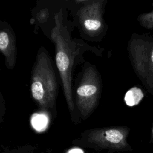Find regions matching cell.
Masks as SVG:
<instances>
[{
	"label": "cell",
	"mask_w": 153,
	"mask_h": 153,
	"mask_svg": "<svg viewBox=\"0 0 153 153\" xmlns=\"http://www.w3.org/2000/svg\"><path fill=\"white\" fill-rule=\"evenodd\" d=\"M48 17H49L48 10L46 8L41 9L38 12L36 16V20L39 24H43L45 23L48 19Z\"/></svg>",
	"instance_id": "obj_11"
},
{
	"label": "cell",
	"mask_w": 153,
	"mask_h": 153,
	"mask_svg": "<svg viewBox=\"0 0 153 153\" xmlns=\"http://www.w3.org/2000/svg\"><path fill=\"white\" fill-rule=\"evenodd\" d=\"M30 85L32 97L39 111L54 119L57 115L59 84L49 53L44 47L38 51Z\"/></svg>",
	"instance_id": "obj_2"
},
{
	"label": "cell",
	"mask_w": 153,
	"mask_h": 153,
	"mask_svg": "<svg viewBox=\"0 0 153 153\" xmlns=\"http://www.w3.org/2000/svg\"><path fill=\"white\" fill-rule=\"evenodd\" d=\"M78 81L73 98L78 118L85 120L99 105L102 88V79L96 67L87 62Z\"/></svg>",
	"instance_id": "obj_3"
},
{
	"label": "cell",
	"mask_w": 153,
	"mask_h": 153,
	"mask_svg": "<svg viewBox=\"0 0 153 153\" xmlns=\"http://www.w3.org/2000/svg\"><path fill=\"white\" fill-rule=\"evenodd\" d=\"M127 50L134 72L146 91L153 96V35L133 33Z\"/></svg>",
	"instance_id": "obj_5"
},
{
	"label": "cell",
	"mask_w": 153,
	"mask_h": 153,
	"mask_svg": "<svg viewBox=\"0 0 153 153\" xmlns=\"http://www.w3.org/2000/svg\"><path fill=\"white\" fill-rule=\"evenodd\" d=\"M68 153H82V150L79 149H74L68 152Z\"/></svg>",
	"instance_id": "obj_13"
},
{
	"label": "cell",
	"mask_w": 153,
	"mask_h": 153,
	"mask_svg": "<svg viewBox=\"0 0 153 153\" xmlns=\"http://www.w3.org/2000/svg\"><path fill=\"white\" fill-rule=\"evenodd\" d=\"M143 97L142 91L137 88L133 87L126 93L124 96V101L127 106H133L137 105Z\"/></svg>",
	"instance_id": "obj_8"
},
{
	"label": "cell",
	"mask_w": 153,
	"mask_h": 153,
	"mask_svg": "<svg viewBox=\"0 0 153 153\" xmlns=\"http://www.w3.org/2000/svg\"><path fill=\"white\" fill-rule=\"evenodd\" d=\"M54 19V26L51 30L50 38L55 45L56 65L71 119L77 124L75 117L76 110L73 98L72 74L75 60L80 53V47L78 43L71 37L68 26L65 23L62 9L55 14Z\"/></svg>",
	"instance_id": "obj_1"
},
{
	"label": "cell",
	"mask_w": 153,
	"mask_h": 153,
	"mask_svg": "<svg viewBox=\"0 0 153 153\" xmlns=\"http://www.w3.org/2000/svg\"><path fill=\"white\" fill-rule=\"evenodd\" d=\"M152 7V8L150 11L140 14L137 20L142 27L153 31V2Z\"/></svg>",
	"instance_id": "obj_9"
},
{
	"label": "cell",
	"mask_w": 153,
	"mask_h": 153,
	"mask_svg": "<svg viewBox=\"0 0 153 153\" xmlns=\"http://www.w3.org/2000/svg\"><path fill=\"white\" fill-rule=\"evenodd\" d=\"M1 153H35V152L31 146H23L14 149L4 148Z\"/></svg>",
	"instance_id": "obj_10"
},
{
	"label": "cell",
	"mask_w": 153,
	"mask_h": 153,
	"mask_svg": "<svg viewBox=\"0 0 153 153\" xmlns=\"http://www.w3.org/2000/svg\"><path fill=\"white\" fill-rule=\"evenodd\" d=\"M130 128L127 126H112L96 128L84 131L72 144L78 146L93 149L97 151H131L127 142Z\"/></svg>",
	"instance_id": "obj_4"
},
{
	"label": "cell",
	"mask_w": 153,
	"mask_h": 153,
	"mask_svg": "<svg viewBox=\"0 0 153 153\" xmlns=\"http://www.w3.org/2000/svg\"><path fill=\"white\" fill-rule=\"evenodd\" d=\"M43 114H37L33 117L34 124L36 128H41L46 123V118Z\"/></svg>",
	"instance_id": "obj_12"
},
{
	"label": "cell",
	"mask_w": 153,
	"mask_h": 153,
	"mask_svg": "<svg viewBox=\"0 0 153 153\" xmlns=\"http://www.w3.org/2000/svg\"><path fill=\"white\" fill-rule=\"evenodd\" d=\"M107 153H114V152H113V151H108Z\"/></svg>",
	"instance_id": "obj_14"
},
{
	"label": "cell",
	"mask_w": 153,
	"mask_h": 153,
	"mask_svg": "<svg viewBox=\"0 0 153 153\" xmlns=\"http://www.w3.org/2000/svg\"><path fill=\"white\" fill-rule=\"evenodd\" d=\"M0 28V50L5 57L6 67L8 69H13L17 59L15 34L6 22H1Z\"/></svg>",
	"instance_id": "obj_7"
},
{
	"label": "cell",
	"mask_w": 153,
	"mask_h": 153,
	"mask_svg": "<svg viewBox=\"0 0 153 153\" xmlns=\"http://www.w3.org/2000/svg\"><path fill=\"white\" fill-rule=\"evenodd\" d=\"M106 2L104 0H87L76 12L77 23L80 29L90 38H96L105 30L103 16Z\"/></svg>",
	"instance_id": "obj_6"
}]
</instances>
